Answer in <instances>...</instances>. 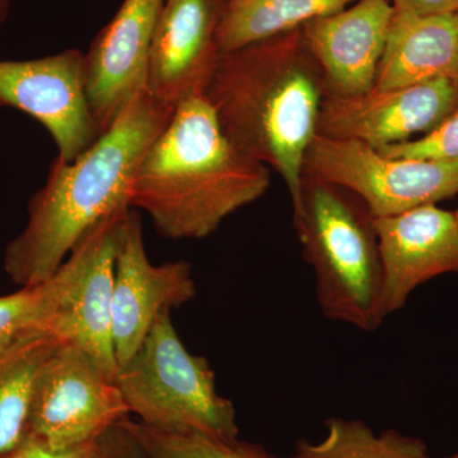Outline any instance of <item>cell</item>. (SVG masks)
Masks as SVG:
<instances>
[{"label":"cell","mask_w":458,"mask_h":458,"mask_svg":"<svg viewBox=\"0 0 458 458\" xmlns=\"http://www.w3.org/2000/svg\"><path fill=\"white\" fill-rule=\"evenodd\" d=\"M172 114L141 90L82 156L73 162L56 157L30 200L25 229L5 249L9 278L22 288L47 282L90 228L131 208L141 159Z\"/></svg>","instance_id":"6da1fadb"},{"label":"cell","mask_w":458,"mask_h":458,"mask_svg":"<svg viewBox=\"0 0 458 458\" xmlns=\"http://www.w3.org/2000/svg\"><path fill=\"white\" fill-rule=\"evenodd\" d=\"M327 83L302 27L222 54L205 96L228 140L274 168L301 207L304 158L318 134Z\"/></svg>","instance_id":"7a4b0ae2"},{"label":"cell","mask_w":458,"mask_h":458,"mask_svg":"<svg viewBox=\"0 0 458 458\" xmlns=\"http://www.w3.org/2000/svg\"><path fill=\"white\" fill-rule=\"evenodd\" d=\"M269 167L238 149L203 95L183 101L141 159L131 208L161 236L203 240L267 194Z\"/></svg>","instance_id":"3957f363"},{"label":"cell","mask_w":458,"mask_h":458,"mask_svg":"<svg viewBox=\"0 0 458 458\" xmlns=\"http://www.w3.org/2000/svg\"><path fill=\"white\" fill-rule=\"evenodd\" d=\"M293 222L322 315L364 333L381 327L384 270L369 208L348 190L304 174Z\"/></svg>","instance_id":"277c9868"},{"label":"cell","mask_w":458,"mask_h":458,"mask_svg":"<svg viewBox=\"0 0 458 458\" xmlns=\"http://www.w3.org/2000/svg\"><path fill=\"white\" fill-rule=\"evenodd\" d=\"M116 385L129 412L165 433H198L238 439L236 409L216 388L209 360L181 342L170 310L159 313L131 360L117 369Z\"/></svg>","instance_id":"5b68a950"},{"label":"cell","mask_w":458,"mask_h":458,"mask_svg":"<svg viewBox=\"0 0 458 458\" xmlns=\"http://www.w3.org/2000/svg\"><path fill=\"white\" fill-rule=\"evenodd\" d=\"M304 174L360 198L375 218L397 216L458 194V159L393 158L361 141L316 134Z\"/></svg>","instance_id":"8992f818"},{"label":"cell","mask_w":458,"mask_h":458,"mask_svg":"<svg viewBox=\"0 0 458 458\" xmlns=\"http://www.w3.org/2000/svg\"><path fill=\"white\" fill-rule=\"evenodd\" d=\"M128 414L116 381L86 352L60 343L38 376L27 434L73 450L98 442Z\"/></svg>","instance_id":"52a82bcc"},{"label":"cell","mask_w":458,"mask_h":458,"mask_svg":"<svg viewBox=\"0 0 458 458\" xmlns=\"http://www.w3.org/2000/svg\"><path fill=\"white\" fill-rule=\"evenodd\" d=\"M14 107L49 131L57 158L73 162L101 137L89 106L84 54L0 62V107Z\"/></svg>","instance_id":"ba28073f"},{"label":"cell","mask_w":458,"mask_h":458,"mask_svg":"<svg viewBox=\"0 0 458 458\" xmlns=\"http://www.w3.org/2000/svg\"><path fill=\"white\" fill-rule=\"evenodd\" d=\"M458 108V75L357 96L325 93L318 132L373 148L432 131Z\"/></svg>","instance_id":"9c48e42d"},{"label":"cell","mask_w":458,"mask_h":458,"mask_svg":"<svg viewBox=\"0 0 458 458\" xmlns=\"http://www.w3.org/2000/svg\"><path fill=\"white\" fill-rule=\"evenodd\" d=\"M195 295L191 265L183 260L153 265L148 259L140 216L131 212L114 267L113 342L117 367L131 360L159 313L179 309Z\"/></svg>","instance_id":"30bf717a"},{"label":"cell","mask_w":458,"mask_h":458,"mask_svg":"<svg viewBox=\"0 0 458 458\" xmlns=\"http://www.w3.org/2000/svg\"><path fill=\"white\" fill-rule=\"evenodd\" d=\"M131 212L126 208L111 214L77 243L80 274L51 328L60 343L86 352L114 381L119 369L113 342L114 267Z\"/></svg>","instance_id":"8fae6325"},{"label":"cell","mask_w":458,"mask_h":458,"mask_svg":"<svg viewBox=\"0 0 458 458\" xmlns=\"http://www.w3.org/2000/svg\"><path fill=\"white\" fill-rule=\"evenodd\" d=\"M165 0H123L84 54L89 106L99 134H104L147 89L150 50Z\"/></svg>","instance_id":"7c38bea8"},{"label":"cell","mask_w":458,"mask_h":458,"mask_svg":"<svg viewBox=\"0 0 458 458\" xmlns=\"http://www.w3.org/2000/svg\"><path fill=\"white\" fill-rule=\"evenodd\" d=\"M225 0H165L157 21L147 90L159 104L176 110L203 95L222 54L216 29Z\"/></svg>","instance_id":"4fadbf2b"},{"label":"cell","mask_w":458,"mask_h":458,"mask_svg":"<svg viewBox=\"0 0 458 458\" xmlns=\"http://www.w3.org/2000/svg\"><path fill=\"white\" fill-rule=\"evenodd\" d=\"M382 270V311L399 312L419 286L458 273V218L437 204L375 218Z\"/></svg>","instance_id":"5bb4252c"},{"label":"cell","mask_w":458,"mask_h":458,"mask_svg":"<svg viewBox=\"0 0 458 458\" xmlns=\"http://www.w3.org/2000/svg\"><path fill=\"white\" fill-rule=\"evenodd\" d=\"M394 14L390 0H357L351 8L316 18L302 27L327 92L357 96L375 89Z\"/></svg>","instance_id":"9a60e30c"},{"label":"cell","mask_w":458,"mask_h":458,"mask_svg":"<svg viewBox=\"0 0 458 458\" xmlns=\"http://www.w3.org/2000/svg\"><path fill=\"white\" fill-rule=\"evenodd\" d=\"M457 75L458 13L417 16L394 11L376 89H401Z\"/></svg>","instance_id":"2e32d148"},{"label":"cell","mask_w":458,"mask_h":458,"mask_svg":"<svg viewBox=\"0 0 458 458\" xmlns=\"http://www.w3.org/2000/svg\"><path fill=\"white\" fill-rule=\"evenodd\" d=\"M357 0H225L216 29L221 54L294 31Z\"/></svg>","instance_id":"e0dca14e"},{"label":"cell","mask_w":458,"mask_h":458,"mask_svg":"<svg viewBox=\"0 0 458 458\" xmlns=\"http://www.w3.org/2000/svg\"><path fill=\"white\" fill-rule=\"evenodd\" d=\"M81 262L74 247L49 280L0 297V360L32 340L53 335L51 328L80 274Z\"/></svg>","instance_id":"ac0fdd59"},{"label":"cell","mask_w":458,"mask_h":458,"mask_svg":"<svg viewBox=\"0 0 458 458\" xmlns=\"http://www.w3.org/2000/svg\"><path fill=\"white\" fill-rule=\"evenodd\" d=\"M59 345L55 336L45 335L0 360V458L27 436L38 376Z\"/></svg>","instance_id":"d6986e66"},{"label":"cell","mask_w":458,"mask_h":458,"mask_svg":"<svg viewBox=\"0 0 458 458\" xmlns=\"http://www.w3.org/2000/svg\"><path fill=\"white\" fill-rule=\"evenodd\" d=\"M286 458H439L417 437L394 429L376 433L360 419L331 418L327 434L313 443L301 439ZM445 458H454L445 457Z\"/></svg>","instance_id":"ffe728a7"},{"label":"cell","mask_w":458,"mask_h":458,"mask_svg":"<svg viewBox=\"0 0 458 458\" xmlns=\"http://www.w3.org/2000/svg\"><path fill=\"white\" fill-rule=\"evenodd\" d=\"M126 429L149 458H280L251 443L225 442L198 433H165L126 423Z\"/></svg>","instance_id":"44dd1931"},{"label":"cell","mask_w":458,"mask_h":458,"mask_svg":"<svg viewBox=\"0 0 458 458\" xmlns=\"http://www.w3.org/2000/svg\"><path fill=\"white\" fill-rule=\"evenodd\" d=\"M393 158L421 161H454L458 159V108L445 117L432 131L415 140L376 148Z\"/></svg>","instance_id":"7402d4cb"},{"label":"cell","mask_w":458,"mask_h":458,"mask_svg":"<svg viewBox=\"0 0 458 458\" xmlns=\"http://www.w3.org/2000/svg\"><path fill=\"white\" fill-rule=\"evenodd\" d=\"M98 443L102 458H149L126 429L123 420L105 433Z\"/></svg>","instance_id":"603a6c76"},{"label":"cell","mask_w":458,"mask_h":458,"mask_svg":"<svg viewBox=\"0 0 458 458\" xmlns=\"http://www.w3.org/2000/svg\"><path fill=\"white\" fill-rule=\"evenodd\" d=\"M93 445V443H92ZM92 445L73 450H55L47 443L27 434L16 447L2 458H84L89 454Z\"/></svg>","instance_id":"cb8c5ba5"},{"label":"cell","mask_w":458,"mask_h":458,"mask_svg":"<svg viewBox=\"0 0 458 458\" xmlns=\"http://www.w3.org/2000/svg\"><path fill=\"white\" fill-rule=\"evenodd\" d=\"M390 3L400 13L417 16L458 13V0H390Z\"/></svg>","instance_id":"d4e9b609"},{"label":"cell","mask_w":458,"mask_h":458,"mask_svg":"<svg viewBox=\"0 0 458 458\" xmlns=\"http://www.w3.org/2000/svg\"><path fill=\"white\" fill-rule=\"evenodd\" d=\"M9 5H11V0H0V26L8 16Z\"/></svg>","instance_id":"484cf974"},{"label":"cell","mask_w":458,"mask_h":458,"mask_svg":"<svg viewBox=\"0 0 458 458\" xmlns=\"http://www.w3.org/2000/svg\"><path fill=\"white\" fill-rule=\"evenodd\" d=\"M84 458H102L101 450H99L98 442L93 443L89 454H87V456Z\"/></svg>","instance_id":"4316f807"},{"label":"cell","mask_w":458,"mask_h":458,"mask_svg":"<svg viewBox=\"0 0 458 458\" xmlns=\"http://www.w3.org/2000/svg\"><path fill=\"white\" fill-rule=\"evenodd\" d=\"M454 213H456V216H457V218H458V208H457L456 212H454Z\"/></svg>","instance_id":"83f0119b"},{"label":"cell","mask_w":458,"mask_h":458,"mask_svg":"<svg viewBox=\"0 0 458 458\" xmlns=\"http://www.w3.org/2000/svg\"><path fill=\"white\" fill-rule=\"evenodd\" d=\"M454 458H458V454H454Z\"/></svg>","instance_id":"f1b7e54d"}]
</instances>
